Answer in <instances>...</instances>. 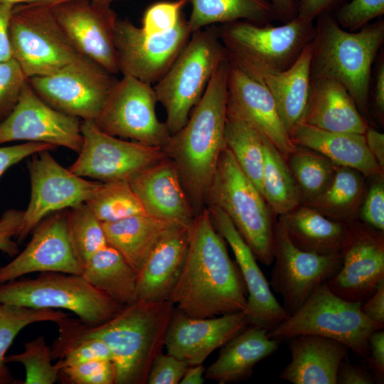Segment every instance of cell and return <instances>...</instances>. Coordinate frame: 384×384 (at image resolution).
<instances>
[{"label":"cell","mask_w":384,"mask_h":384,"mask_svg":"<svg viewBox=\"0 0 384 384\" xmlns=\"http://www.w3.org/2000/svg\"><path fill=\"white\" fill-rule=\"evenodd\" d=\"M384 280L383 232L366 225L350 223V231L341 251V265L327 282L340 297L363 302Z\"/></svg>","instance_id":"obj_19"},{"label":"cell","mask_w":384,"mask_h":384,"mask_svg":"<svg viewBox=\"0 0 384 384\" xmlns=\"http://www.w3.org/2000/svg\"><path fill=\"white\" fill-rule=\"evenodd\" d=\"M66 211L53 213L36 225L24 250L0 267V284L33 272L81 275L82 267L68 236Z\"/></svg>","instance_id":"obj_20"},{"label":"cell","mask_w":384,"mask_h":384,"mask_svg":"<svg viewBox=\"0 0 384 384\" xmlns=\"http://www.w3.org/2000/svg\"><path fill=\"white\" fill-rule=\"evenodd\" d=\"M365 225L380 232L384 231V185L374 183L369 188L361 210Z\"/></svg>","instance_id":"obj_49"},{"label":"cell","mask_w":384,"mask_h":384,"mask_svg":"<svg viewBox=\"0 0 384 384\" xmlns=\"http://www.w3.org/2000/svg\"><path fill=\"white\" fill-rule=\"evenodd\" d=\"M56 147L45 143L25 142L12 146H0V177L13 165L42 151H53Z\"/></svg>","instance_id":"obj_51"},{"label":"cell","mask_w":384,"mask_h":384,"mask_svg":"<svg viewBox=\"0 0 384 384\" xmlns=\"http://www.w3.org/2000/svg\"><path fill=\"white\" fill-rule=\"evenodd\" d=\"M50 0H0V4H7L11 6H16L18 4H33V3H46L48 4Z\"/></svg>","instance_id":"obj_61"},{"label":"cell","mask_w":384,"mask_h":384,"mask_svg":"<svg viewBox=\"0 0 384 384\" xmlns=\"http://www.w3.org/2000/svg\"><path fill=\"white\" fill-rule=\"evenodd\" d=\"M218 28L229 61L261 83L292 66L315 33L314 21L297 16L277 26L236 21Z\"/></svg>","instance_id":"obj_5"},{"label":"cell","mask_w":384,"mask_h":384,"mask_svg":"<svg viewBox=\"0 0 384 384\" xmlns=\"http://www.w3.org/2000/svg\"><path fill=\"white\" fill-rule=\"evenodd\" d=\"M50 151L32 155L28 163L31 196L16 236L18 242L23 241L48 215L85 203L102 183L64 168Z\"/></svg>","instance_id":"obj_12"},{"label":"cell","mask_w":384,"mask_h":384,"mask_svg":"<svg viewBox=\"0 0 384 384\" xmlns=\"http://www.w3.org/2000/svg\"><path fill=\"white\" fill-rule=\"evenodd\" d=\"M81 122L48 105L27 80L14 108L0 122V144L14 141L39 142L78 154L82 144Z\"/></svg>","instance_id":"obj_17"},{"label":"cell","mask_w":384,"mask_h":384,"mask_svg":"<svg viewBox=\"0 0 384 384\" xmlns=\"http://www.w3.org/2000/svg\"><path fill=\"white\" fill-rule=\"evenodd\" d=\"M230 62L212 75L185 125L162 147L175 164L196 215L206 207L207 190L225 146Z\"/></svg>","instance_id":"obj_3"},{"label":"cell","mask_w":384,"mask_h":384,"mask_svg":"<svg viewBox=\"0 0 384 384\" xmlns=\"http://www.w3.org/2000/svg\"><path fill=\"white\" fill-rule=\"evenodd\" d=\"M63 1H65V0H50V1L48 4L52 5L53 4L58 3ZM91 1L98 3V4H101L111 6V4L113 2L117 1H120V0H91Z\"/></svg>","instance_id":"obj_62"},{"label":"cell","mask_w":384,"mask_h":384,"mask_svg":"<svg viewBox=\"0 0 384 384\" xmlns=\"http://www.w3.org/2000/svg\"><path fill=\"white\" fill-rule=\"evenodd\" d=\"M384 15V0H350L334 15L338 24L348 31H356Z\"/></svg>","instance_id":"obj_44"},{"label":"cell","mask_w":384,"mask_h":384,"mask_svg":"<svg viewBox=\"0 0 384 384\" xmlns=\"http://www.w3.org/2000/svg\"><path fill=\"white\" fill-rule=\"evenodd\" d=\"M272 7L274 18L283 23L296 17L294 0H269Z\"/></svg>","instance_id":"obj_59"},{"label":"cell","mask_w":384,"mask_h":384,"mask_svg":"<svg viewBox=\"0 0 384 384\" xmlns=\"http://www.w3.org/2000/svg\"><path fill=\"white\" fill-rule=\"evenodd\" d=\"M304 124L321 129L364 134L368 126L347 90L338 82L311 78Z\"/></svg>","instance_id":"obj_27"},{"label":"cell","mask_w":384,"mask_h":384,"mask_svg":"<svg viewBox=\"0 0 384 384\" xmlns=\"http://www.w3.org/2000/svg\"><path fill=\"white\" fill-rule=\"evenodd\" d=\"M146 214L191 227L196 214L178 170L166 156L128 180Z\"/></svg>","instance_id":"obj_24"},{"label":"cell","mask_w":384,"mask_h":384,"mask_svg":"<svg viewBox=\"0 0 384 384\" xmlns=\"http://www.w3.org/2000/svg\"><path fill=\"white\" fill-rule=\"evenodd\" d=\"M279 341L268 330L248 325L222 346L218 358L205 371V378L220 384L240 382L251 376L262 360L273 354Z\"/></svg>","instance_id":"obj_28"},{"label":"cell","mask_w":384,"mask_h":384,"mask_svg":"<svg viewBox=\"0 0 384 384\" xmlns=\"http://www.w3.org/2000/svg\"><path fill=\"white\" fill-rule=\"evenodd\" d=\"M380 59L375 75L373 85V102L374 107L380 119L383 118L384 114V60Z\"/></svg>","instance_id":"obj_58"},{"label":"cell","mask_w":384,"mask_h":384,"mask_svg":"<svg viewBox=\"0 0 384 384\" xmlns=\"http://www.w3.org/2000/svg\"><path fill=\"white\" fill-rule=\"evenodd\" d=\"M346 0H294L296 16L314 21L324 13H331L345 3Z\"/></svg>","instance_id":"obj_52"},{"label":"cell","mask_w":384,"mask_h":384,"mask_svg":"<svg viewBox=\"0 0 384 384\" xmlns=\"http://www.w3.org/2000/svg\"><path fill=\"white\" fill-rule=\"evenodd\" d=\"M81 275L95 289L124 306L136 302L137 272L109 244L96 252Z\"/></svg>","instance_id":"obj_33"},{"label":"cell","mask_w":384,"mask_h":384,"mask_svg":"<svg viewBox=\"0 0 384 384\" xmlns=\"http://www.w3.org/2000/svg\"><path fill=\"white\" fill-rule=\"evenodd\" d=\"M290 362L279 378L294 384H336L341 362L349 349L336 340L312 334L289 338Z\"/></svg>","instance_id":"obj_26"},{"label":"cell","mask_w":384,"mask_h":384,"mask_svg":"<svg viewBox=\"0 0 384 384\" xmlns=\"http://www.w3.org/2000/svg\"><path fill=\"white\" fill-rule=\"evenodd\" d=\"M82 148L68 169L102 182L127 180L166 155L159 146L125 141L100 130L92 120L81 122Z\"/></svg>","instance_id":"obj_14"},{"label":"cell","mask_w":384,"mask_h":384,"mask_svg":"<svg viewBox=\"0 0 384 384\" xmlns=\"http://www.w3.org/2000/svg\"><path fill=\"white\" fill-rule=\"evenodd\" d=\"M228 58L218 26L192 33L165 74L153 86L164 107L165 124L173 134L186 123L220 63Z\"/></svg>","instance_id":"obj_6"},{"label":"cell","mask_w":384,"mask_h":384,"mask_svg":"<svg viewBox=\"0 0 384 384\" xmlns=\"http://www.w3.org/2000/svg\"><path fill=\"white\" fill-rule=\"evenodd\" d=\"M157 99L151 85L123 75L110 91L97 118L93 121L102 132L163 147L170 133L156 114Z\"/></svg>","instance_id":"obj_13"},{"label":"cell","mask_w":384,"mask_h":384,"mask_svg":"<svg viewBox=\"0 0 384 384\" xmlns=\"http://www.w3.org/2000/svg\"><path fill=\"white\" fill-rule=\"evenodd\" d=\"M314 21L311 77L341 83L362 116L368 117L372 65L384 42L383 19L356 31L342 28L332 13Z\"/></svg>","instance_id":"obj_4"},{"label":"cell","mask_w":384,"mask_h":384,"mask_svg":"<svg viewBox=\"0 0 384 384\" xmlns=\"http://www.w3.org/2000/svg\"><path fill=\"white\" fill-rule=\"evenodd\" d=\"M0 304L66 309L90 326L106 321L123 307L82 275L61 272H42L36 278L17 279L0 284Z\"/></svg>","instance_id":"obj_9"},{"label":"cell","mask_w":384,"mask_h":384,"mask_svg":"<svg viewBox=\"0 0 384 384\" xmlns=\"http://www.w3.org/2000/svg\"><path fill=\"white\" fill-rule=\"evenodd\" d=\"M278 221L297 247L319 255L341 253L350 231V223L329 218L306 205L279 215Z\"/></svg>","instance_id":"obj_30"},{"label":"cell","mask_w":384,"mask_h":384,"mask_svg":"<svg viewBox=\"0 0 384 384\" xmlns=\"http://www.w3.org/2000/svg\"><path fill=\"white\" fill-rule=\"evenodd\" d=\"M50 6L79 53L94 60L109 73H119L114 46L119 18L111 6L91 0H65Z\"/></svg>","instance_id":"obj_18"},{"label":"cell","mask_w":384,"mask_h":384,"mask_svg":"<svg viewBox=\"0 0 384 384\" xmlns=\"http://www.w3.org/2000/svg\"><path fill=\"white\" fill-rule=\"evenodd\" d=\"M66 218L70 244L82 269L96 252L108 245L102 225L85 203L67 209Z\"/></svg>","instance_id":"obj_41"},{"label":"cell","mask_w":384,"mask_h":384,"mask_svg":"<svg viewBox=\"0 0 384 384\" xmlns=\"http://www.w3.org/2000/svg\"><path fill=\"white\" fill-rule=\"evenodd\" d=\"M191 34L184 14L171 31L151 36L129 20L118 18L114 46L119 73L154 85L172 65Z\"/></svg>","instance_id":"obj_15"},{"label":"cell","mask_w":384,"mask_h":384,"mask_svg":"<svg viewBox=\"0 0 384 384\" xmlns=\"http://www.w3.org/2000/svg\"><path fill=\"white\" fill-rule=\"evenodd\" d=\"M190 231L174 224L164 233L137 273L136 302L169 299L185 262Z\"/></svg>","instance_id":"obj_25"},{"label":"cell","mask_w":384,"mask_h":384,"mask_svg":"<svg viewBox=\"0 0 384 384\" xmlns=\"http://www.w3.org/2000/svg\"><path fill=\"white\" fill-rule=\"evenodd\" d=\"M208 206L228 216L257 261L265 265L273 262L275 224L272 211L225 145L207 190Z\"/></svg>","instance_id":"obj_7"},{"label":"cell","mask_w":384,"mask_h":384,"mask_svg":"<svg viewBox=\"0 0 384 384\" xmlns=\"http://www.w3.org/2000/svg\"><path fill=\"white\" fill-rule=\"evenodd\" d=\"M363 176L353 169L336 166L326 188L305 205L333 220L353 223L363 193Z\"/></svg>","instance_id":"obj_37"},{"label":"cell","mask_w":384,"mask_h":384,"mask_svg":"<svg viewBox=\"0 0 384 384\" xmlns=\"http://www.w3.org/2000/svg\"><path fill=\"white\" fill-rule=\"evenodd\" d=\"M60 376L73 384H114L115 368L111 360L98 359L63 368Z\"/></svg>","instance_id":"obj_46"},{"label":"cell","mask_w":384,"mask_h":384,"mask_svg":"<svg viewBox=\"0 0 384 384\" xmlns=\"http://www.w3.org/2000/svg\"><path fill=\"white\" fill-rule=\"evenodd\" d=\"M206 368L201 365L189 366L186 370L180 384H203L205 382Z\"/></svg>","instance_id":"obj_60"},{"label":"cell","mask_w":384,"mask_h":384,"mask_svg":"<svg viewBox=\"0 0 384 384\" xmlns=\"http://www.w3.org/2000/svg\"><path fill=\"white\" fill-rule=\"evenodd\" d=\"M366 301L361 306L362 312L368 319L384 327V280Z\"/></svg>","instance_id":"obj_55"},{"label":"cell","mask_w":384,"mask_h":384,"mask_svg":"<svg viewBox=\"0 0 384 384\" xmlns=\"http://www.w3.org/2000/svg\"><path fill=\"white\" fill-rule=\"evenodd\" d=\"M369 353L367 361L375 374V382L383 383L384 378V331L378 329L368 339Z\"/></svg>","instance_id":"obj_53"},{"label":"cell","mask_w":384,"mask_h":384,"mask_svg":"<svg viewBox=\"0 0 384 384\" xmlns=\"http://www.w3.org/2000/svg\"><path fill=\"white\" fill-rule=\"evenodd\" d=\"M189 364L169 353L158 355L154 360L146 380L147 384H178Z\"/></svg>","instance_id":"obj_48"},{"label":"cell","mask_w":384,"mask_h":384,"mask_svg":"<svg viewBox=\"0 0 384 384\" xmlns=\"http://www.w3.org/2000/svg\"><path fill=\"white\" fill-rule=\"evenodd\" d=\"M188 0L157 1L148 6L142 19V30L147 35L165 33L173 29L183 13Z\"/></svg>","instance_id":"obj_43"},{"label":"cell","mask_w":384,"mask_h":384,"mask_svg":"<svg viewBox=\"0 0 384 384\" xmlns=\"http://www.w3.org/2000/svg\"><path fill=\"white\" fill-rule=\"evenodd\" d=\"M26 81L27 78L14 58L0 61V122L14 108Z\"/></svg>","instance_id":"obj_45"},{"label":"cell","mask_w":384,"mask_h":384,"mask_svg":"<svg viewBox=\"0 0 384 384\" xmlns=\"http://www.w3.org/2000/svg\"><path fill=\"white\" fill-rule=\"evenodd\" d=\"M68 316L67 313L50 309H34L0 304V384L14 383L6 366V353L18 333L36 322L53 321Z\"/></svg>","instance_id":"obj_38"},{"label":"cell","mask_w":384,"mask_h":384,"mask_svg":"<svg viewBox=\"0 0 384 384\" xmlns=\"http://www.w3.org/2000/svg\"><path fill=\"white\" fill-rule=\"evenodd\" d=\"M274 260L270 285L281 295L282 306L291 315L316 287L337 272L341 253L319 255L299 248L278 221L274 228Z\"/></svg>","instance_id":"obj_16"},{"label":"cell","mask_w":384,"mask_h":384,"mask_svg":"<svg viewBox=\"0 0 384 384\" xmlns=\"http://www.w3.org/2000/svg\"><path fill=\"white\" fill-rule=\"evenodd\" d=\"M264 137L247 121L227 109L225 144L240 169L261 194Z\"/></svg>","instance_id":"obj_36"},{"label":"cell","mask_w":384,"mask_h":384,"mask_svg":"<svg viewBox=\"0 0 384 384\" xmlns=\"http://www.w3.org/2000/svg\"><path fill=\"white\" fill-rule=\"evenodd\" d=\"M13 7L11 5L0 4V61L12 58L9 38V24Z\"/></svg>","instance_id":"obj_56"},{"label":"cell","mask_w":384,"mask_h":384,"mask_svg":"<svg viewBox=\"0 0 384 384\" xmlns=\"http://www.w3.org/2000/svg\"><path fill=\"white\" fill-rule=\"evenodd\" d=\"M23 210L9 209L0 216V251L10 257L19 252L18 245L13 238L17 235Z\"/></svg>","instance_id":"obj_50"},{"label":"cell","mask_w":384,"mask_h":384,"mask_svg":"<svg viewBox=\"0 0 384 384\" xmlns=\"http://www.w3.org/2000/svg\"><path fill=\"white\" fill-rule=\"evenodd\" d=\"M227 109L244 119L270 141L285 160L297 149V146L292 142L270 91L230 62Z\"/></svg>","instance_id":"obj_23"},{"label":"cell","mask_w":384,"mask_h":384,"mask_svg":"<svg viewBox=\"0 0 384 384\" xmlns=\"http://www.w3.org/2000/svg\"><path fill=\"white\" fill-rule=\"evenodd\" d=\"M366 145L378 165L384 169V134L379 131L368 127L364 133Z\"/></svg>","instance_id":"obj_57"},{"label":"cell","mask_w":384,"mask_h":384,"mask_svg":"<svg viewBox=\"0 0 384 384\" xmlns=\"http://www.w3.org/2000/svg\"><path fill=\"white\" fill-rule=\"evenodd\" d=\"M312 41L292 66L284 71L267 75L262 81L272 96L290 137L294 129L303 123L308 106Z\"/></svg>","instance_id":"obj_31"},{"label":"cell","mask_w":384,"mask_h":384,"mask_svg":"<svg viewBox=\"0 0 384 384\" xmlns=\"http://www.w3.org/2000/svg\"><path fill=\"white\" fill-rule=\"evenodd\" d=\"M248 325L245 311L193 318L175 309L166 330L164 347L167 353L189 366L201 365Z\"/></svg>","instance_id":"obj_21"},{"label":"cell","mask_w":384,"mask_h":384,"mask_svg":"<svg viewBox=\"0 0 384 384\" xmlns=\"http://www.w3.org/2000/svg\"><path fill=\"white\" fill-rule=\"evenodd\" d=\"M168 300L193 318L246 310L247 291L239 269L206 207L191 226L185 262Z\"/></svg>","instance_id":"obj_2"},{"label":"cell","mask_w":384,"mask_h":384,"mask_svg":"<svg viewBox=\"0 0 384 384\" xmlns=\"http://www.w3.org/2000/svg\"><path fill=\"white\" fill-rule=\"evenodd\" d=\"M51 348L43 336L24 343V349L20 353L6 356L8 363H21L26 371L23 384H53L60 378V368L55 363H52Z\"/></svg>","instance_id":"obj_42"},{"label":"cell","mask_w":384,"mask_h":384,"mask_svg":"<svg viewBox=\"0 0 384 384\" xmlns=\"http://www.w3.org/2000/svg\"><path fill=\"white\" fill-rule=\"evenodd\" d=\"M48 105L82 120L95 121L114 85V75L82 54L55 72L27 78Z\"/></svg>","instance_id":"obj_11"},{"label":"cell","mask_w":384,"mask_h":384,"mask_svg":"<svg viewBox=\"0 0 384 384\" xmlns=\"http://www.w3.org/2000/svg\"><path fill=\"white\" fill-rule=\"evenodd\" d=\"M291 139L296 146L319 153L336 166L353 169L363 176H375L383 171L368 150L364 134L326 131L302 123L292 133Z\"/></svg>","instance_id":"obj_29"},{"label":"cell","mask_w":384,"mask_h":384,"mask_svg":"<svg viewBox=\"0 0 384 384\" xmlns=\"http://www.w3.org/2000/svg\"><path fill=\"white\" fill-rule=\"evenodd\" d=\"M85 203L101 223L114 222L134 215L146 214L127 180L102 182Z\"/></svg>","instance_id":"obj_40"},{"label":"cell","mask_w":384,"mask_h":384,"mask_svg":"<svg viewBox=\"0 0 384 384\" xmlns=\"http://www.w3.org/2000/svg\"><path fill=\"white\" fill-rule=\"evenodd\" d=\"M175 309L169 300L124 306L114 316L90 326L68 316L58 320V336L51 346L53 359L87 338L103 341L112 353L114 384H145L151 366L161 353L166 330Z\"/></svg>","instance_id":"obj_1"},{"label":"cell","mask_w":384,"mask_h":384,"mask_svg":"<svg viewBox=\"0 0 384 384\" xmlns=\"http://www.w3.org/2000/svg\"><path fill=\"white\" fill-rule=\"evenodd\" d=\"M188 3L191 12L188 22L192 33L236 21L266 25L275 19L269 0H188Z\"/></svg>","instance_id":"obj_34"},{"label":"cell","mask_w":384,"mask_h":384,"mask_svg":"<svg viewBox=\"0 0 384 384\" xmlns=\"http://www.w3.org/2000/svg\"><path fill=\"white\" fill-rule=\"evenodd\" d=\"M9 38L11 56L27 78L51 74L80 54L46 3L14 6Z\"/></svg>","instance_id":"obj_10"},{"label":"cell","mask_w":384,"mask_h":384,"mask_svg":"<svg viewBox=\"0 0 384 384\" xmlns=\"http://www.w3.org/2000/svg\"><path fill=\"white\" fill-rule=\"evenodd\" d=\"M361 304L340 297L325 282L297 311L268 331V336L279 341L302 334L320 336L339 341L367 357L369 336L383 327L362 312Z\"/></svg>","instance_id":"obj_8"},{"label":"cell","mask_w":384,"mask_h":384,"mask_svg":"<svg viewBox=\"0 0 384 384\" xmlns=\"http://www.w3.org/2000/svg\"><path fill=\"white\" fill-rule=\"evenodd\" d=\"M206 207L215 228L234 253L247 291L245 312L249 325L271 330L285 320L288 313L274 296L254 253L228 216L218 207Z\"/></svg>","instance_id":"obj_22"},{"label":"cell","mask_w":384,"mask_h":384,"mask_svg":"<svg viewBox=\"0 0 384 384\" xmlns=\"http://www.w3.org/2000/svg\"><path fill=\"white\" fill-rule=\"evenodd\" d=\"M102 225L108 244L138 273L157 242L174 224L139 214Z\"/></svg>","instance_id":"obj_32"},{"label":"cell","mask_w":384,"mask_h":384,"mask_svg":"<svg viewBox=\"0 0 384 384\" xmlns=\"http://www.w3.org/2000/svg\"><path fill=\"white\" fill-rule=\"evenodd\" d=\"M304 205L318 196L329 185L336 166L321 154L297 146L287 159Z\"/></svg>","instance_id":"obj_39"},{"label":"cell","mask_w":384,"mask_h":384,"mask_svg":"<svg viewBox=\"0 0 384 384\" xmlns=\"http://www.w3.org/2000/svg\"><path fill=\"white\" fill-rule=\"evenodd\" d=\"M375 377L360 366L352 363L345 358L340 363L336 376V384H373Z\"/></svg>","instance_id":"obj_54"},{"label":"cell","mask_w":384,"mask_h":384,"mask_svg":"<svg viewBox=\"0 0 384 384\" xmlns=\"http://www.w3.org/2000/svg\"><path fill=\"white\" fill-rule=\"evenodd\" d=\"M98 359L112 361L110 348L99 339L87 338L75 343L66 349L56 363L61 370L65 367Z\"/></svg>","instance_id":"obj_47"},{"label":"cell","mask_w":384,"mask_h":384,"mask_svg":"<svg viewBox=\"0 0 384 384\" xmlns=\"http://www.w3.org/2000/svg\"><path fill=\"white\" fill-rule=\"evenodd\" d=\"M262 195L271 211L279 215L302 203L300 191L287 161L265 137Z\"/></svg>","instance_id":"obj_35"}]
</instances>
